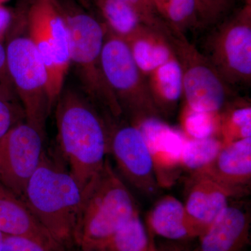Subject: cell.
<instances>
[{"mask_svg":"<svg viewBox=\"0 0 251 251\" xmlns=\"http://www.w3.org/2000/svg\"><path fill=\"white\" fill-rule=\"evenodd\" d=\"M55 104L59 151L82 191L108 158L110 131L90 100L75 91H62Z\"/></svg>","mask_w":251,"mask_h":251,"instance_id":"6da1fadb","label":"cell"},{"mask_svg":"<svg viewBox=\"0 0 251 251\" xmlns=\"http://www.w3.org/2000/svg\"><path fill=\"white\" fill-rule=\"evenodd\" d=\"M82 190L64 161L44 153L28 181L23 201L36 219L64 247L74 244Z\"/></svg>","mask_w":251,"mask_h":251,"instance_id":"7a4b0ae2","label":"cell"},{"mask_svg":"<svg viewBox=\"0 0 251 251\" xmlns=\"http://www.w3.org/2000/svg\"><path fill=\"white\" fill-rule=\"evenodd\" d=\"M138 214L134 198L107 158L101 171L82 189L74 244L103 248Z\"/></svg>","mask_w":251,"mask_h":251,"instance_id":"3957f363","label":"cell"},{"mask_svg":"<svg viewBox=\"0 0 251 251\" xmlns=\"http://www.w3.org/2000/svg\"><path fill=\"white\" fill-rule=\"evenodd\" d=\"M64 13L70 34L71 64L75 66L84 90L90 100L100 104L112 116L120 117L123 112L102 67L106 26L82 11L64 10Z\"/></svg>","mask_w":251,"mask_h":251,"instance_id":"277c9868","label":"cell"},{"mask_svg":"<svg viewBox=\"0 0 251 251\" xmlns=\"http://www.w3.org/2000/svg\"><path fill=\"white\" fill-rule=\"evenodd\" d=\"M28 37L49 76L52 107L62 93L71 66V39L64 10L57 0H32L27 14Z\"/></svg>","mask_w":251,"mask_h":251,"instance_id":"5b68a950","label":"cell"},{"mask_svg":"<svg viewBox=\"0 0 251 251\" xmlns=\"http://www.w3.org/2000/svg\"><path fill=\"white\" fill-rule=\"evenodd\" d=\"M102 67L122 112L132 125L149 118H160L145 76L135 63L128 44L106 27L101 53Z\"/></svg>","mask_w":251,"mask_h":251,"instance_id":"8992f818","label":"cell"},{"mask_svg":"<svg viewBox=\"0 0 251 251\" xmlns=\"http://www.w3.org/2000/svg\"><path fill=\"white\" fill-rule=\"evenodd\" d=\"M167 39L181 67L186 106L196 111L220 113L235 94L234 89L184 34L172 31Z\"/></svg>","mask_w":251,"mask_h":251,"instance_id":"52a82bcc","label":"cell"},{"mask_svg":"<svg viewBox=\"0 0 251 251\" xmlns=\"http://www.w3.org/2000/svg\"><path fill=\"white\" fill-rule=\"evenodd\" d=\"M202 53L232 89L251 82V5L218 23Z\"/></svg>","mask_w":251,"mask_h":251,"instance_id":"ba28073f","label":"cell"},{"mask_svg":"<svg viewBox=\"0 0 251 251\" xmlns=\"http://www.w3.org/2000/svg\"><path fill=\"white\" fill-rule=\"evenodd\" d=\"M8 71L25 121L45 134L46 120L52 110L47 71L28 36H18L6 49Z\"/></svg>","mask_w":251,"mask_h":251,"instance_id":"9c48e42d","label":"cell"},{"mask_svg":"<svg viewBox=\"0 0 251 251\" xmlns=\"http://www.w3.org/2000/svg\"><path fill=\"white\" fill-rule=\"evenodd\" d=\"M44 139L45 134L25 121L15 125L0 140V182L22 201L46 152Z\"/></svg>","mask_w":251,"mask_h":251,"instance_id":"30bf717a","label":"cell"},{"mask_svg":"<svg viewBox=\"0 0 251 251\" xmlns=\"http://www.w3.org/2000/svg\"><path fill=\"white\" fill-rule=\"evenodd\" d=\"M108 152L119 171L130 184L150 195L158 187L152 157L140 130L125 125L110 131Z\"/></svg>","mask_w":251,"mask_h":251,"instance_id":"8fae6325","label":"cell"},{"mask_svg":"<svg viewBox=\"0 0 251 251\" xmlns=\"http://www.w3.org/2000/svg\"><path fill=\"white\" fill-rule=\"evenodd\" d=\"M133 126L140 130L148 145L158 185H171V174L181 167V153L187 137L156 117Z\"/></svg>","mask_w":251,"mask_h":251,"instance_id":"7c38bea8","label":"cell"},{"mask_svg":"<svg viewBox=\"0 0 251 251\" xmlns=\"http://www.w3.org/2000/svg\"><path fill=\"white\" fill-rule=\"evenodd\" d=\"M202 172L234 197L247 194L251 184V137L224 145Z\"/></svg>","mask_w":251,"mask_h":251,"instance_id":"4fadbf2b","label":"cell"},{"mask_svg":"<svg viewBox=\"0 0 251 251\" xmlns=\"http://www.w3.org/2000/svg\"><path fill=\"white\" fill-rule=\"evenodd\" d=\"M230 192L202 172L193 173L184 206L188 215L202 229L229 205Z\"/></svg>","mask_w":251,"mask_h":251,"instance_id":"5bb4252c","label":"cell"},{"mask_svg":"<svg viewBox=\"0 0 251 251\" xmlns=\"http://www.w3.org/2000/svg\"><path fill=\"white\" fill-rule=\"evenodd\" d=\"M249 212L228 205L201 236V251H237L249 234Z\"/></svg>","mask_w":251,"mask_h":251,"instance_id":"9a60e30c","label":"cell"},{"mask_svg":"<svg viewBox=\"0 0 251 251\" xmlns=\"http://www.w3.org/2000/svg\"><path fill=\"white\" fill-rule=\"evenodd\" d=\"M0 230L7 235L31 238L51 246L57 242L22 200L0 182Z\"/></svg>","mask_w":251,"mask_h":251,"instance_id":"2e32d148","label":"cell"},{"mask_svg":"<svg viewBox=\"0 0 251 251\" xmlns=\"http://www.w3.org/2000/svg\"><path fill=\"white\" fill-rule=\"evenodd\" d=\"M149 224L153 232L171 240L200 237L202 229L188 215L184 204L173 196L162 198L149 215Z\"/></svg>","mask_w":251,"mask_h":251,"instance_id":"e0dca14e","label":"cell"},{"mask_svg":"<svg viewBox=\"0 0 251 251\" xmlns=\"http://www.w3.org/2000/svg\"><path fill=\"white\" fill-rule=\"evenodd\" d=\"M125 41L137 65L147 77L175 57L168 39L148 27Z\"/></svg>","mask_w":251,"mask_h":251,"instance_id":"ac0fdd59","label":"cell"},{"mask_svg":"<svg viewBox=\"0 0 251 251\" xmlns=\"http://www.w3.org/2000/svg\"><path fill=\"white\" fill-rule=\"evenodd\" d=\"M149 88L160 114L174 110L183 96L182 74L175 57L148 76Z\"/></svg>","mask_w":251,"mask_h":251,"instance_id":"d6986e66","label":"cell"},{"mask_svg":"<svg viewBox=\"0 0 251 251\" xmlns=\"http://www.w3.org/2000/svg\"><path fill=\"white\" fill-rule=\"evenodd\" d=\"M97 4L106 27L125 41L146 27L133 8L124 0H97Z\"/></svg>","mask_w":251,"mask_h":251,"instance_id":"ffe728a7","label":"cell"},{"mask_svg":"<svg viewBox=\"0 0 251 251\" xmlns=\"http://www.w3.org/2000/svg\"><path fill=\"white\" fill-rule=\"evenodd\" d=\"M161 19L172 31L185 34L201 27L196 0H151Z\"/></svg>","mask_w":251,"mask_h":251,"instance_id":"44dd1931","label":"cell"},{"mask_svg":"<svg viewBox=\"0 0 251 251\" xmlns=\"http://www.w3.org/2000/svg\"><path fill=\"white\" fill-rule=\"evenodd\" d=\"M224 146L219 136L202 139L187 138L181 153V167L192 173L202 171L215 159Z\"/></svg>","mask_w":251,"mask_h":251,"instance_id":"7402d4cb","label":"cell"},{"mask_svg":"<svg viewBox=\"0 0 251 251\" xmlns=\"http://www.w3.org/2000/svg\"><path fill=\"white\" fill-rule=\"evenodd\" d=\"M151 245L138 214L117 230L103 248L106 251H150Z\"/></svg>","mask_w":251,"mask_h":251,"instance_id":"603a6c76","label":"cell"},{"mask_svg":"<svg viewBox=\"0 0 251 251\" xmlns=\"http://www.w3.org/2000/svg\"><path fill=\"white\" fill-rule=\"evenodd\" d=\"M218 136L224 145L251 137L250 105L240 103L227 112L220 113V128Z\"/></svg>","mask_w":251,"mask_h":251,"instance_id":"cb8c5ba5","label":"cell"},{"mask_svg":"<svg viewBox=\"0 0 251 251\" xmlns=\"http://www.w3.org/2000/svg\"><path fill=\"white\" fill-rule=\"evenodd\" d=\"M181 127L188 138L202 139L218 136L220 113L196 111L186 106L181 117Z\"/></svg>","mask_w":251,"mask_h":251,"instance_id":"d4e9b609","label":"cell"},{"mask_svg":"<svg viewBox=\"0 0 251 251\" xmlns=\"http://www.w3.org/2000/svg\"><path fill=\"white\" fill-rule=\"evenodd\" d=\"M135 11L144 25L168 38L172 31L157 14L151 0H124Z\"/></svg>","mask_w":251,"mask_h":251,"instance_id":"484cf974","label":"cell"},{"mask_svg":"<svg viewBox=\"0 0 251 251\" xmlns=\"http://www.w3.org/2000/svg\"><path fill=\"white\" fill-rule=\"evenodd\" d=\"M201 27L213 25L222 21L228 12L232 0H196Z\"/></svg>","mask_w":251,"mask_h":251,"instance_id":"4316f807","label":"cell"},{"mask_svg":"<svg viewBox=\"0 0 251 251\" xmlns=\"http://www.w3.org/2000/svg\"><path fill=\"white\" fill-rule=\"evenodd\" d=\"M69 249L49 245L31 238L5 234L1 251H67Z\"/></svg>","mask_w":251,"mask_h":251,"instance_id":"83f0119b","label":"cell"},{"mask_svg":"<svg viewBox=\"0 0 251 251\" xmlns=\"http://www.w3.org/2000/svg\"><path fill=\"white\" fill-rule=\"evenodd\" d=\"M14 103L0 98V140L20 121V115L25 116L23 110H18Z\"/></svg>","mask_w":251,"mask_h":251,"instance_id":"f1b7e54d","label":"cell"},{"mask_svg":"<svg viewBox=\"0 0 251 251\" xmlns=\"http://www.w3.org/2000/svg\"><path fill=\"white\" fill-rule=\"evenodd\" d=\"M14 92V86L8 71L6 49L0 41V98L14 103V99L16 97Z\"/></svg>","mask_w":251,"mask_h":251,"instance_id":"f546056e","label":"cell"},{"mask_svg":"<svg viewBox=\"0 0 251 251\" xmlns=\"http://www.w3.org/2000/svg\"><path fill=\"white\" fill-rule=\"evenodd\" d=\"M12 22V14L9 9L0 4V41L1 42L3 38Z\"/></svg>","mask_w":251,"mask_h":251,"instance_id":"4dcf8cb0","label":"cell"},{"mask_svg":"<svg viewBox=\"0 0 251 251\" xmlns=\"http://www.w3.org/2000/svg\"><path fill=\"white\" fill-rule=\"evenodd\" d=\"M67 251H106L103 248L80 247V246L74 245L69 248Z\"/></svg>","mask_w":251,"mask_h":251,"instance_id":"1f68e13d","label":"cell"},{"mask_svg":"<svg viewBox=\"0 0 251 251\" xmlns=\"http://www.w3.org/2000/svg\"><path fill=\"white\" fill-rule=\"evenodd\" d=\"M5 234L0 230V251L2 249L3 242H4V238Z\"/></svg>","mask_w":251,"mask_h":251,"instance_id":"d6a6232c","label":"cell"},{"mask_svg":"<svg viewBox=\"0 0 251 251\" xmlns=\"http://www.w3.org/2000/svg\"><path fill=\"white\" fill-rule=\"evenodd\" d=\"M244 2L245 4L251 5V0H244Z\"/></svg>","mask_w":251,"mask_h":251,"instance_id":"836d02e7","label":"cell"},{"mask_svg":"<svg viewBox=\"0 0 251 251\" xmlns=\"http://www.w3.org/2000/svg\"><path fill=\"white\" fill-rule=\"evenodd\" d=\"M6 1H7V0H0V4H2Z\"/></svg>","mask_w":251,"mask_h":251,"instance_id":"e575fe53","label":"cell"},{"mask_svg":"<svg viewBox=\"0 0 251 251\" xmlns=\"http://www.w3.org/2000/svg\"><path fill=\"white\" fill-rule=\"evenodd\" d=\"M150 251H156V250H155L154 247H152Z\"/></svg>","mask_w":251,"mask_h":251,"instance_id":"d590c367","label":"cell"}]
</instances>
